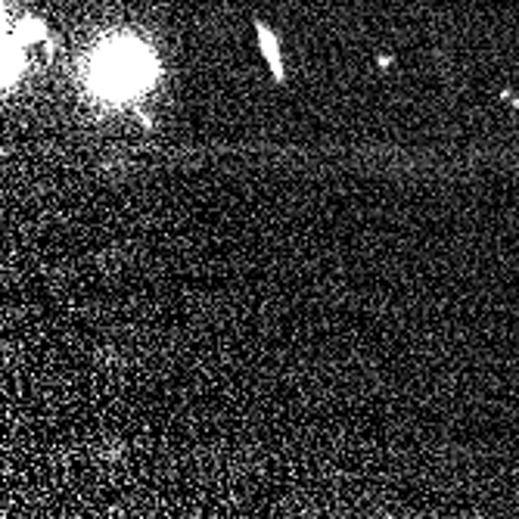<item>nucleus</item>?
<instances>
[{
    "label": "nucleus",
    "mask_w": 519,
    "mask_h": 519,
    "mask_svg": "<svg viewBox=\"0 0 519 519\" xmlns=\"http://www.w3.org/2000/svg\"><path fill=\"white\" fill-rule=\"evenodd\" d=\"M258 34H261V50H264V56H270V72L280 78L283 75V69H280V53H277V41H274V34L264 28V25H258Z\"/></svg>",
    "instance_id": "2"
},
{
    "label": "nucleus",
    "mask_w": 519,
    "mask_h": 519,
    "mask_svg": "<svg viewBox=\"0 0 519 519\" xmlns=\"http://www.w3.org/2000/svg\"><path fill=\"white\" fill-rule=\"evenodd\" d=\"M97 81L106 91H131L143 81V56L140 50H112L109 59L100 62Z\"/></svg>",
    "instance_id": "1"
}]
</instances>
